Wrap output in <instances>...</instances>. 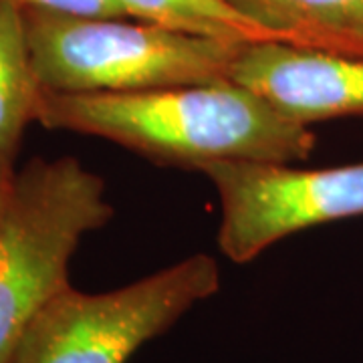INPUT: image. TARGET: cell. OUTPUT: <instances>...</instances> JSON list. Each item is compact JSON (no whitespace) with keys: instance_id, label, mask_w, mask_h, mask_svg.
Returning <instances> with one entry per match:
<instances>
[{"instance_id":"cell-9","label":"cell","mask_w":363,"mask_h":363,"mask_svg":"<svg viewBox=\"0 0 363 363\" xmlns=\"http://www.w3.org/2000/svg\"><path fill=\"white\" fill-rule=\"evenodd\" d=\"M130 18L169 30L212 39L257 43L272 40L226 0H117Z\"/></svg>"},{"instance_id":"cell-7","label":"cell","mask_w":363,"mask_h":363,"mask_svg":"<svg viewBox=\"0 0 363 363\" xmlns=\"http://www.w3.org/2000/svg\"><path fill=\"white\" fill-rule=\"evenodd\" d=\"M272 40L362 57L363 0H226Z\"/></svg>"},{"instance_id":"cell-2","label":"cell","mask_w":363,"mask_h":363,"mask_svg":"<svg viewBox=\"0 0 363 363\" xmlns=\"http://www.w3.org/2000/svg\"><path fill=\"white\" fill-rule=\"evenodd\" d=\"M21 13L39 87L57 93H135L222 81L245 45L130 16Z\"/></svg>"},{"instance_id":"cell-11","label":"cell","mask_w":363,"mask_h":363,"mask_svg":"<svg viewBox=\"0 0 363 363\" xmlns=\"http://www.w3.org/2000/svg\"><path fill=\"white\" fill-rule=\"evenodd\" d=\"M14 168H0V206H2V200H4V194L9 190V184L13 180Z\"/></svg>"},{"instance_id":"cell-8","label":"cell","mask_w":363,"mask_h":363,"mask_svg":"<svg viewBox=\"0 0 363 363\" xmlns=\"http://www.w3.org/2000/svg\"><path fill=\"white\" fill-rule=\"evenodd\" d=\"M21 9L0 0V168H14L39 95Z\"/></svg>"},{"instance_id":"cell-10","label":"cell","mask_w":363,"mask_h":363,"mask_svg":"<svg viewBox=\"0 0 363 363\" xmlns=\"http://www.w3.org/2000/svg\"><path fill=\"white\" fill-rule=\"evenodd\" d=\"M18 9H39L75 16H128L117 0H11Z\"/></svg>"},{"instance_id":"cell-6","label":"cell","mask_w":363,"mask_h":363,"mask_svg":"<svg viewBox=\"0 0 363 363\" xmlns=\"http://www.w3.org/2000/svg\"><path fill=\"white\" fill-rule=\"evenodd\" d=\"M228 79L309 128L319 121L363 117L362 57L257 40L242 45Z\"/></svg>"},{"instance_id":"cell-3","label":"cell","mask_w":363,"mask_h":363,"mask_svg":"<svg viewBox=\"0 0 363 363\" xmlns=\"http://www.w3.org/2000/svg\"><path fill=\"white\" fill-rule=\"evenodd\" d=\"M113 214L104 178L75 157H33L14 169L0 206V363L40 309L69 286L81 238Z\"/></svg>"},{"instance_id":"cell-4","label":"cell","mask_w":363,"mask_h":363,"mask_svg":"<svg viewBox=\"0 0 363 363\" xmlns=\"http://www.w3.org/2000/svg\"><path fill=\"white\" fill-rule=\"evenodd\" d=\"M220 289V269L192 255L107 293L65 286L28 323L4 363H128Z\"/></svg>"},{"instance_id":"cell-5","label":"cell","mask_w":363,"mask_h":363,"mask_svg":"<svg viewBox=\"0 0 363 363\" xmlns=\"http://www.w3.org/2000/svg\"><path fill=\"white\" fill-rule=\"evenodd\" d=\"M200 172L220 196L218 247L236 264L291 234L363 216V162L303 169L283 162L224 160Z\"/></svg>"},{"instance_id":"cell-1","label":"cell","mask_w":363,"mask_h":363,"mask_svg":"<svg viewBox=\"0 0 363 363\" xmlns=\"http://www.w3.org/2000/svg\"><path fill=\"white\" fill-rule=\"evenodd\" d=\"M35 121L95 135L160 166L204 168L224 160L303 162L317 138L233 79L135 93L39 89Z\"/></svg>"}]
</instances>
